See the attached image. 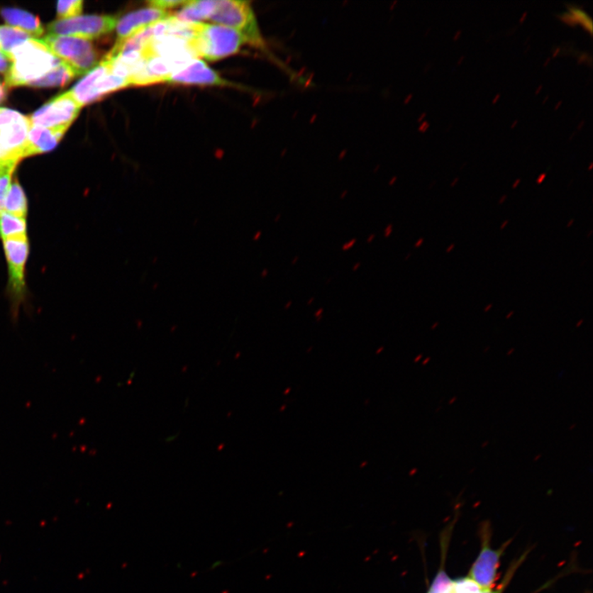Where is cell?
<instances>
[{
  "label": "cell",
  "instance_id": "cell-19",
  "mask_svg": "<svg viewBox=\"0 0 593 593\" xmlns=\"http://www.w3.org/2000/svg\"><path fill=\"white\" fill-rule=\"evenodd\" d=\"M24 237H28V223L26 218L4 211L0 213V238L3 241Z\"/></svg>",
  "mask_w": 593,
  "mask_h": 593
},
{
  "label": "cell",
  "instance_id": "cell-5",
  "mask_svg": "<svg viewBox=\"0 0 593 593\" xmlns=\"http://www.w3.org/2000/svg\"><path fill=\"white\" fill-rule=\"evenodd\" d=\"M30 126L28 116L0 107V166H18L23 160Z\"/></svg>",
  "mask_w": 593,
  "mask_h": 593
},
{
  "label": "cell",
  "instance_id": "cell-9",
  "mask_svg": "<svg viewBox=\"0 0 593 593\" xmlns=\"http://www.w3.org/2000/svg\"><path fill=\"white\" fill-rule=\"evenodd\" d=\"M8 267V289L14 305L18 306L26 294V267L30 253L28 237L4 240Z\"/></svg>",
  "mask_w": 593,
  "mask_h": 593
},
{
  "label": "cell",
  "instance_id": "cell-7",
  "mask_svg": "<svg viewBox=\"0 0 593 593\" xmlns=\"http://www.w3.org/2000/svg\"><path fill=\"white\" fill-rule=\"evenodd\" d=\"M118 18L111 15H82L57 19L48 26L49 34L65 35L86 40L104 37L116 28Z\"/></svg>",
  "mask_w": 593,
  "mask_h": 593
},
{
  "label": "cell",
  "instance_id": "cell-20",
  "mask_svg": "<svg viewBox=\"0 0 593 593\" xmlns=\"http://www.w3.org/2000/svg\"><path fill=\"white\" fill-rule=\"evenodd\" d=\"M17 166H0V213L4 211V204L12 184L13 174Z\"/></svg>",
  "mask_w": 593,
  "mask_h": 593
},
{
  "label": "cell",
  "instance_id": "cell-41",
  "mask_svg": "<svg viewBox=\"0 0 593 593\" xmlns=\"http://www.w3.org/2000/svg\"><path fill=\"white\" fill-rule=\"evenodd\" d=\"M575 218H572V219H571V221L568 223V224H567V226H566V227H567V228H570V227H572V224H574V223H575Z\"/></svg>",
  "mask_w": 593,
  "mask_h": 593
},
{
  "label": "cell",
  "instance_id": "cell-35",
  "mask_svg": "<svg viewBox=\"0 0 593 593\" xmlns=\"http://www.w3.org/2000/svg\"><path fill=\"white\" fill-rule=\"evenodd\" d=\"M492 308H493V304H488L487 306H485V308L484 309V313H488V311L492 310Z\"/></svg>",
  "mask_w": 593,
  "mask_h": 593
},
{
  "label": "cell",
  "instance_id": "cell-47",
  "mask_svg": "<svg viewBox=\"0 0 593 593\" xmlns=\"http://www.w3.org/2000/svg\"><path fill=\"white\" fill-rule=\"evenodd\" d=\"M346 196H347V192L345 191L343 193L341 194L340 199H343L345 198Z\"/></svg>",
  "mask_w": 593,
  "mask_h": 593
},
{
  "label": "cell",
  "instance_id": "cell-50",
  "mask_svg": "<svg viewBox=\"0 0 593 593\" xmlns=\"http://www.w3.org/2000/svg\"><path fill=\"white\" fill-rule=\"evenodd\" d=\"M456 400H457V397H453V398L452 399V401L449 402L450 405H451V404H453V403L455 401H456Z\"/></svg>",
  "mask_w": 593,
  "mask_h": 593
},
{
  "label": "cell",
  "instance_id": "cell-18",
  "mask_svg": "<svg viewBox=\"0 0 593 593\" xmlns=\"http://www.w3.org/2000/svg\"><path fill=\"white\" fill-rule=\"evenodd\" d=\"M74 77H77L70 66L61 61L54 69L49 71L42 78L30 84L31 87L38 88H48V87H64L68 84Z\"/></svg>",
  "mask_w": 593,
  "mask_h": 593
},
{
  "label": "cell",
  "instance_id": "cell-43",
  "mask_svg": "<svg viewBox=\"0 0 593 593\" xmlns=\"http://www.w3.org/2000/svg\"><path fill=\"white\" fill-rule=\"evenodd\" d=\"M520 182H521L520 179H518V180H517V181H516V182H515V183L514 184L513 188H514V189L517 188V187H518V186L519 185V183H520Z\"/></svg>",
  "mask_w": 593,
  "mask_h": 593
},
{
  "label": "cell",
  "instance_id": "cell-10",
  "mask_svg": "<svg viewBox=\"0 0 593 593\" xmlns=\"http://www.w3.org/2000/svg\"><path fill=\"white\" fill-rule=\"evenodd\" d=\"M170 17V12L150 6L125 15L117 23V38L114 45L123 44L133 35Z\"/></svg>",
  "mask_w": 593,
  "mask_h": 593
},
{
  "label": "cell",
  "instance_id": "cell-30",
  "mask_svg": "<svg viewBox=\"0 0 593 593\" xmlns=\"http://www.w3.org/2000/svg\"><path fill=\"white\" fill-rule=\"evenodd\" d=\"M360 268H361V262H358L355 263L354 265H353L352 270H353V272H356Z\"/></svg>",
  "mask_w": 593,
  "mask_h": 593
},
{
  "label": "cell",
  "instance_id": "cell-6",
  "mask_svg": "<svg viewBox=\"0 0 593 593\" xmlns=\"http://www.w3.org/2000/svg\"><path fill=\"white\" fill-rule=\"evenodd\" d=\"M129 86L126 79L112 74L109 63L102 60L70 91L76 101L84 106Z\"/></svg>",
  "mask_w": 593,
  "mask_h": 593
},
{
  "label": "cell",
  "instance_id": "cell-33",
  "mask_svg": "<svg viewBox=\"0 0 593 593\" xmlns=\"http://www.w3.org/2000/svg\"><path fill=\"white\" fill-rule=\"evenodd\" d=\"M545 174H541V175L538 178V181H536V182H538V184L543 183L545 180Z\"/></svg>",
  "mask_w": 593,
  "mask_h": 593
},
{
  "label": "cell",
  "instance_id": "cell-11",
  "mask_svg": "<svg viewBox=\"0 0 593 593\" xmlns=\"http://www.w3.org/2000/svg\"><path fill=\"white\" fill-rule=\"evenodd\" d=\"M503 552L504 549H492L489 541L484 540L482 550L470 568L467 577L480 589L489 591L494 589L495 582L498 577L500 558Z\"/></svg>",
  "mask_w": 593,
  "mask_h": 593
},
{
  "label": "cell",
  "instance_id": "cell-13",
  "mask_svg": "<svg viewBox=\"0 0 593 593\" xmlns=\"http://www.w3.org/2000/svg\"><path fill=\"white\" fill-rule=\"evenodd\" d=\"M65 133L31 124L23 158L53 150Z\"/></svg>",
  "mask_w": 593,
  "mask_h": 593
},
{
  "label": "cell",
  "instance_id": "cell-15",
  "mask_svg": "<svg viewBox=\"0 0 593 593\" xmlns=\"http://www.w3.org/2000/svg\"><path fill=\"white\" fill-rule=\"evenodd\" d=\"M217 1H188L174 18L185 23H201L209 20L216 9Z\"/></svg>",
  "mask_w": 593,
  "mask_h": 593
},
{
  "label": "cell",
  "instance_id": "cell-36",
  "mask_svg": "<svg viewBox=\"0 0 593 593\" xmlns=\"http://www.w3.org/2000/svg\"><path fill=\"white\" fill-rule=\"evenodd\" d=\"M455 246H456V245H455V243H452L451 245H450V246L446 250V253H451L452 250H453V249L455 248Z\"/></svg>",
  "mask_w": 593,
  "mask_h": 593
},
{
  "label": "cell",
  "instance_id": "cell-2",
  "mask_svg": "<svg viewBox=\"0 0 593 593\" xmlns=\"http://www.w3.org/2000/svg\"><path fill=\"white\" fill-rule=\"evenodd\" d=\"M209 21L236 30L246 40L247 44L264 48V39L260 33L252 3L241 0L217 1Z\"/></svg>",
  "mask_w": 593,
  "mask_h": 593
},
{
  "label": "cell",
  "instance_id": "cell-55",
  "mask_svg": "<svg viewBox=\"0 0 593 593\" xmlns=\"http://www.w3.org/2000/svg\"><path fill=\"white\" fill-rule=\"evenodd\" d=\"M489 347L485 348L484 352H487V350H489Z\"/></svg>",
  "mask_w": 593,
  "mask_h": 593
},
{
  "label": "cell",
  "instance_id": "cell-17",
  "mask_svg": "<svg viewBox=\"0 0 593 593\" xmlns=\"http://www.w3.org/2000/svg\"><path fill=\"white\" fill-rule=\"evenodd\" d=\"M13 216L26 218L28 212L27 196L21 185L15 180L10 187L4 204V211Z\"/></svg>",
  "mask_w": 593,
  "mask_h": 593
},
{
  "label": "cell",
  "instance_id": "cell-53",
  "mask_svg": "<svg viewBox=\"0 0 593 593\" xmlns=\"http://www.w3.org/2000/svg\"><path fill=\"white\" fill-rule=\"evenodd\" d=\"M429 360H431V358H428V359H427L426 361H424L423 365H426V364H427V362H428Z\"/></svg>",
  "mask_w": 593,
  "mask_h": 593
},
{
  "label": "cell",
  "instance_id": "cell-48",
  "mask_svg": "<svg viewBox=\"0 0 593 593\" xmlns=\"http://www.w3.org/2000/svg\"><path fill=\"white\" fill-rule=\"evenodd\" d=\"M267 275H268V270H265L263 273H262V275L264 276V277H265V276H267Z\"/></svg>",
  "mask_w": 593,
  "mask_h": 593
},
{
  "label": "cell",
  "instance_id": "cell-8",
  "mask_svg": "<svg viewBox=\"0 0 593 593\" xmlns=\"http://www.w3.org/2000/svg\"><path fill=\"white\" fill-rule=\"evenodd\" d=\"M82 107L68 91L50 100L28 119L32 125L65 133L79 116Z\"/></svg>",
  "mask_w": 593,
  "mask_h": 593
},
{
  "label": "cell",
  "instance_id": "cell-16",
  "mask_svg": "<svg viewBox=\"0 0 593 593\" xmlns=\"http://www.w3.org/2000/svg\"><path fill=\"white\" fill-rule=\"evenodd\" d=\"M34 38L21 29L0 26V51L10 60L13 51Z\"/></svg>",
  "mask_w": 593,
  "mask_h": 593
},
{
  "label": "cell",
  "instance_id": "cell-44",
  "mask_svg": "<svg viewBox=\"0 0 593 593\" xmlns=\"http://www.w3.org/2000/svg\"><path fill=\"white\" fill-rule=\"evenodd\" d=\"M438 325H439L438 321L436 322V323H433V325L431 326V330H436L437 328V327L438 326Z\"/></svg>",
  "mask_w": 593,
  "mask_h": 593
},
{
  "label": "cell",
  "instance_id": "cell-34",
  "mask_svg": "<svg viewBox=\"0 0 593 593\" xmlns=\"http://www.w3.org/2000/svg\"><path fill=\"white\" fill-rule=\"evenodd\" d=\"M438 593H453V592L451 591V589H449L448 587H445L444 589L442 591L438 592Z\"/></svg>",
  "mask_w": 593,
  "mask_h": 593
},
{
  "label": "cell",
  "instance_id": "cell-12",
  "mask_svg": "<svg viewBox=\"0 0 593 593\" xmlns=\"http://www.w3.org/2000/svg\"><path fill=\"white\" fill-rule=\"evenodd\" d=\"M165 83L203 85V86H226L230 85L216 71L199 59H193L183 68L172 73L167 79Z\"/></svg>",
  "mask_w": 593,
  "mask_h": 593
},
{
  "label": "cell",
  "instance_id": "cell-56",
  "mask_svg": "<svg viewBox=\"0 0 593 593\" xmlns=\"http://www.w3.org/2000/svg\"><path fill=\"white\" fill-rule=\"evenodd\" d=\"M541 455H539V456H538V458H535V461H536V460H538V459L539 458H541Z\"/></svg>",
  "mask_w": 593,
  "mask_h": 593
},
{
  "label": "cell",
  "instance_id": "cell-25",
  "mask_svg": "<svg viewBox=\"0 0 593 593\" xmlns=\"http://www.w3.org/2000/svg\"><path fill=\"white\" fill-rule=\"evenodd\" d=\"M393 231H394V226H393L392 223H388L384 228V231H383V237L385 238H389Z\"/></svg>",
  "mask_w": 593,
  "mask_h": 593
},
{
  "label": "cell",
  "instance_id": "cell-27",
  "mask_svg": "<svg viewBox=\"0 0 593 593\" xmlns=\"http://www.w3.org/2000/svg\"><path fill=\"white\" fill-rule=\"evenodd\" d=\"M376 238H377L376 233H372L370 234L369 236H367V240H366L367 243V244L372 243L373 242L375 241Z\"/></svg>",
  "mask_w": 593,
  "mask_h": 593
},
{
  "label": "cell",
  "instance_id": "cell-37",
  "mask_svg": "<svg viewBox=\"0 0 593 593\" xmlns=\"http://www.w3.org/2000/svg\"><path fill=\"white\" fill-rule=\"evenodd\" d=\"M509 221H508V219H507V221H504V223L502 224H501L500 229L504 230L506 227H507V225L509 224Z\"/></svg>",
  "mask_w": 593,
  "mask_h": 593
},
{
  "label": "cell",
  "instance_id": "cell-49",
  "mask_svg": "<svg viewBox=\"0 0 593 593\" xmlns=\"http://www.w3.org/2000/svg\"><path fill=\"white\" fill-rule=\"evenodd\" d=\"M458 182V178H456V180H455V181L452 183V186H451V187H453L455 185H456V184H457V182Z\"/></svg>",
  "mask_w": 593,
  "mask_h": 593
},
{
  "label": "cell",
  "instance_id": "cell-22",
  "mask_svg": "<svg viewBox=\"0 0 593 593\" xmlns=\"http://www.w3.org/2000/svg\"><path fill=\"white\" fill-rule=\"evenodd\" d=\"M188 1H176V0H156V1H150L148 2V6L165 10V11H167V9L182 7L184 5L187 4Z\"/></svg>",
  "mask_w": 593,
  "mask_h": 593
},
{
  "label": "cell",
  "instance_id": "cell-52",
  "mask_svg": "<svg viewBox=\"0 0 593 593\" xmlns=\"http://www.w3.org/2000/svg\"><path fill=\"white\" fill-rule=\"evenodd\" d=\"M331 280H332V278H329L328 279H327V281H326V284H328L329 283H331Z\"/></svg>",
  "mask_w": 593,
  "mask_h": 593
},
{
  "label": "cell",
  "instance_id": "cell-46",
  "mask_svg": "<svg viewBox=\"0 0 593 593\" xmlns=\"http://www.w3.org/2000/svg\"><path fill=\"white\" fill-rule=\"evenodd\" d=\"M3 95H4V91H3L2 87L0 86V100H1Z\"/></svg>",
  "mask_w": 593,
  "mask_h": 593
},
{
  "label": "cell",
  "instance_id": "cell-26",
  "mask_svg": "<svg viewBox=\"0 0 593 593\" xmlns=\"http://www.w3.org/2000/svg\"><path fill=\"white\" fill-rule=\"evenodd\" d=\"M323 314H324V309L323 308H320L318 310H316L314 313V316H315V318H316V321H318V322L321 321V320L323 319Z\"/></svg>",
  "mask_w": 593,
  "mask_h": 593
},
{
  "label": "cell",
  "instance_id": "cell-42",
  "mask_svg": "<svg viewBox=\"0 0 593 593\" xmlns=\"http://www.w3.org/2000/svg\"><path fill=\"white\" fill-rule=\"evenodd\" d=\"M582 323H584V319H581L580 321H577V323L576 324L577 328H580Z\"/></svg>",
  "mask_w": 593,
  "mask_h": 593
},
{
  "label": "cell",
  "instance_id": "cell-51",
  "mask_svg": "<svg viewBox=\"0 0 593 593\" xmlns=\"http://www.w3.org/2000/svg\"><path fill=\"white\" fill-rule=\"evenodd\" d=\"M514 351H515V349H514V348H513V349H511V350H510V351H509V352H508V355H511V354H512V353H514Z\"/></svg>",
  "mask_w": 593,
  "mask_h": 593
},
{
  "label": "cell",
  "instance_id": "cell-24",
  "mask_svg": "<svg viewBox=\"0 0 593 593\" xmlns=\"http://www.w3.org/2000/svg\"><path fill=\"white\" fill-rule=\"evenodd\" d=\"M357 242L358 239L355 238H353L350 239L349 241L343 244V246L341 247V250H343V252H348V250H350L355 248V245L357 244Z\"/></svg>",
  "mask_w": 593,
  "mask_h": 593
},
{
  "label": "cell",
  "instance_id": "cell-39",
  "mask_svg": "<svg viewBox=\"0 0 593 593\" xmlns=\"http://www.w3.org/2000/svg\"><path fill=\"white\" fill-rule=\"evenodd\" d=\"M507 198H508L507 196H506V195L503 196L502 197L500 198L499 204H503L505 202L506 199H507Z\"/></svg>",
  "mask_w": 593,
  "mask_h": 593
},
{
  "label": "cell",
  "instance_id": "cell-45",
  "mask_svg": "<svg viewBox=\"0 0 593 593\" xmlns=\"http://www.w3.org/2000/svg\"><path fill=\"white\" fill-rule=\"evenodd\" d=\"M411 255H412V254H411V253H408V254H406V257H405V260H406V262H407V260H410V259H411Z\"/></svg>",
  "mask_w": 593,
  "mask_h": 593
},
{
  "label": "cell",
  "instance_id": "cell-3",
  "mask_svg": "<svg viewBox=\"0 0 593 593\" xmlns=\"http://www.w3.org/2000/svg\"><path fill=\"white\" fill-rule=\"evenodd\" d=\"M39 40L51 53L69 65L76 76L88 74L99 64L98 51L89 40L52 34Z\"/></svg>",
  "mask_w": 593,
  "mask_h": 593
},
{
  "label": "cell",
  "instance_id": "cell-40",
  "mask_svg": "<svg viewBox=\"0 0 593 593\" xmlns=\"http://www.w3.org/2000/svg\"><path fill=\"white\" fill-rule=\"evenodd\" d=\"M514 315V311H511L507 316H506V319H510Z\"/></svg>",
  "mask_w": 593,
  "mask_h": 593
},
{
  "label": "cell",
  "instance_id": "cell-54",
  "mask_svg": "<svg viewBox=\"0 0 593 593\" xmlns=\"http://www.w3.org/2000/svg\"><path fill=\"white\" fill-rule=\"evenodd\" d=\"M421 357H422V355H419V357L417 358V359L416 360V361H418L419 360H420Z\"/></svg>",
  "mask_w": 593,
  "mask_h": 593
},
{
  "label": "cell",
  "instance_id": "cell-29",
  "mask_svg": "<svg viewBox=\"0 0 593 593\" xmlns=\"http://www.w3.org/2000/svg\"><path fill=\"white\" fill-rule=\"evenodd\" d=\"M423 243H424L423 238H419L415 243V246H414V247H415V248H420L422 247V245L423 244Z\"/></svg>",
  "mask_w": 593,
  "mask_h": 593
},
{
  "label": "cell",
  "instance_id": "cell-14",
  "mask_svg": "<svg viewBox=\"0 0 593 593\" xmlns=\"http://www.w3.org/2000/svg\"><path fill=\"white\" fill-rule=\"evenodd\" d=\"M0 15L5 22L13 26V28L24 31L35 39H38L44 33V27L40 18L25 10L4 8L0 9Z\"/></svg>",
  "mask_w": 593,
  "mask_h": 593
},
{
  "label": "cell",
  "instance_id": "cell-1",
  "mask_svg": "<svg viewBox=\"0 0 593 593\" xmlns=\"http://www.w3.org/2000/svg\"><path fill=\"white\" fill-rule=\"evenodd\" d=\"M10 65L5 74V86H29L57 66L61 60L33 38L15 49L10 56Z\"/></svg>",
  "mask_w": 593,
  "mask_h": 593
},
{
  "label": "cell",
  "instance_id": "cell-21",
  "mask_svg": "<svg viewBox=\"0 0 593 593\" xmlns=\"http://www.w3.org/2000/svg\"><path fill=\"white\" fill-rule=\"evenodd\" d=\"M83 9L84 2L82 0L59 1L57 3V16L60 19L79 16V14L83 11Z\"/></svg>",
  "mask_w": 593,
  "mask_h": 593
},
{
  "label": "cell",
  "instance_id": "cell-38",
  "mask_svg": "<svg viewBox=\"0 0 593 593\" xmlns=\"http://www.w3.org/2000/svg\"><path fill=\"white\" fill-rule=\"evenodd\" d=\"M281 218H282V214H278L277 216L275 218V222L279 223L280 221Z\"/></svg>",
  "mask_w": 593,
  "mask_h": 593
},
{
  "label": "cell",
  "instance_id": "cell-4",
  "mask_svg": "<svg viewBox=\"0 0 593 593\" xmlns=\"http://www.w3.org/2000/svg\"><path fill=\"white\" fill-rule=\"evenodd\" d=\"M246 40L236 30L218 24L202 23L193 40L197 58L216 61L237 54Z\"/></svg>",
  "mask_w": 593,
  "mask_h": 593
},
{
  "label": "cell",
  "instance_id": "cell-23",
  "mask_svg": "<svg viewBox=\"0 0 593 593\" xmlns=\"http://www.w3.org/2000/svg\"><path fill=\"white\" fill-rule=\"evenodd\" d=\"M10 65H11V61L0 51V73L6 74Z\"/></svg>",
  "mask_w": 593,
  "mask_h": 593
},
{
  "label": "cell",
  "instance_id": "cell-31",
  "mask_svg": "<svg viewBox=\"0 0 593 593\" xmlns=\"http://www.w3.org/2000/svg\"><path fill=\"white\" fill-rule=\"evenodd\" d=\"M299 255H295V257L291 260V265H295L299 263Z\"/></svg>",
  "mask_w": 593,
  "mask_h": 593
},
{
  "label": "cell",
  "instance_id": "cell-28",
  "mask_svg": "<svg viewBox=\"0 0 593 593\" xmlns=\"http://www.w3.org/2000/svg\"><path fill=\"white\" fill-rule=\"evenodd\" d=\"M293 304V300H289L286 301V304L284 306V309L286 311L289 310L291 308H292Z\"/></svg>",
  "mask_w": 593,
  "mask_h": 593
},
{
  "label": "cell",
  "instance_id": "cell-32",
  "mask_svg": "<svg viewBox=\"0 0 593 593\" xmlns=\"http://www.w3.org/2000/svg\"><path fill=\"white\" fill-rule=\"evenodd\" d=\"M315 300L316 299L314 298V296H310V298L308 300H306V305H313L315 303Z\"/></svg>",
  "mask_w": 593,
  "mask_h": 593
}]
</instances>
